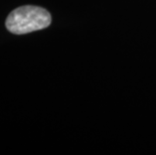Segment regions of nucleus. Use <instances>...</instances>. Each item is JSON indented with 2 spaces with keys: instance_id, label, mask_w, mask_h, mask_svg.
Returning <instances> with one entry per match:
<instances>
[{
  "instance_id": "nucleus-1",
  "label": "nucleus",
  "mask_w": 156,
  "mask_h": 155,
  "mask_svg": "<svg viewBox=\"0 0 156 155\" xmlns=\"http://www.w3.org/2000/svg\"><path fill=\"white\" fill-rule=\"evenodd\" d=\"M51 22L48 10L39 6L25 5L14 9L6 19V27L15 34H25L46 28Z\"/></svg>"
}]
</instances>
